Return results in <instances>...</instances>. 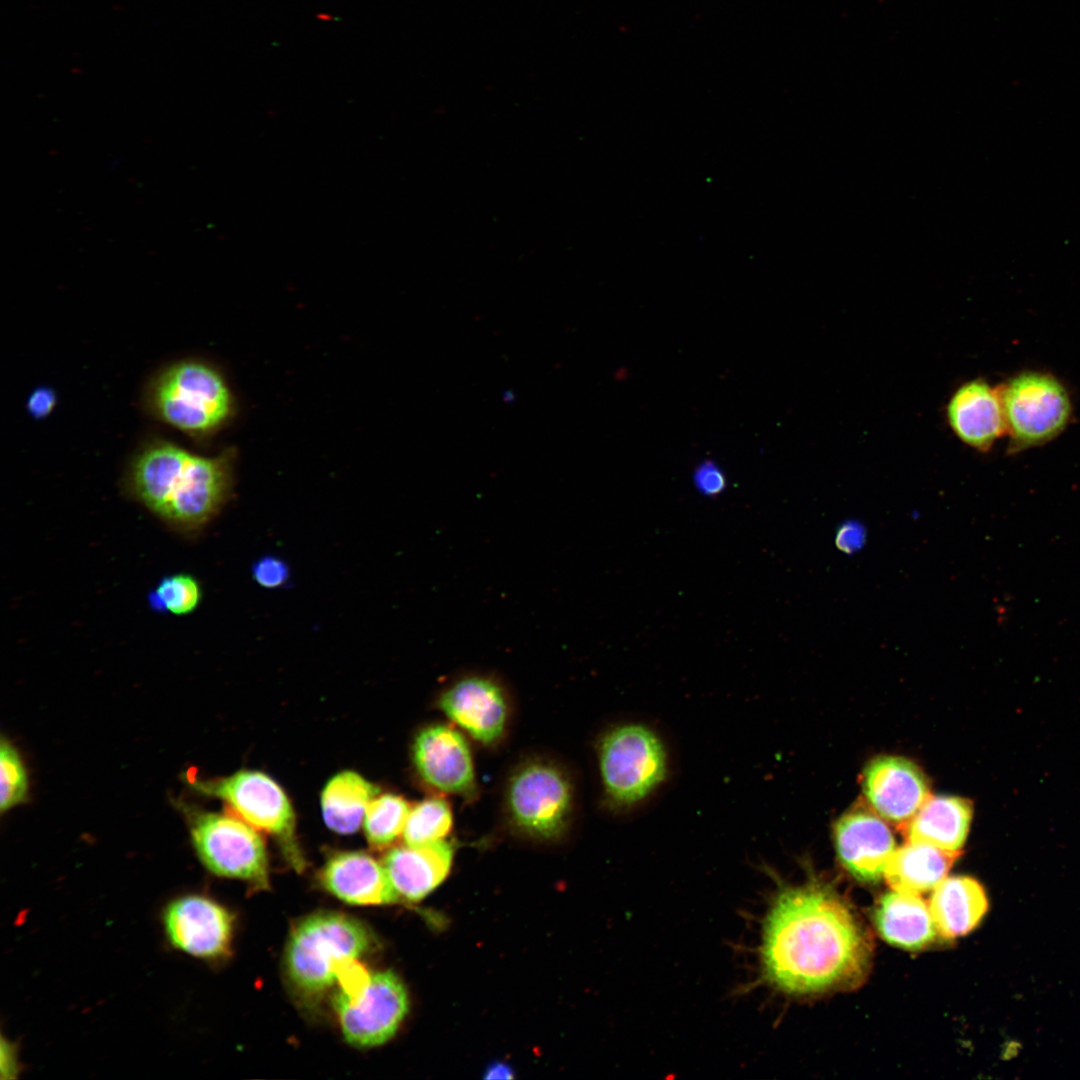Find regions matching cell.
Segmentation results:
<instances>
[{
  "instance_id": "obj_1",
  "label": "cell",
  "mask_w": 1080,
  "mask_h": 1080,
  "mask_svg": "<svg viewBox=\"0 0 1080 1080\" xmlns=\"http://www.w3.org/2000/svg\"><path fill=\"white\" fill-rule=\"evenodd\" d=\"M874 943L852 906L815 880L782 888L764 921L766 981L794 996L850 991L869 975Z\"/></svg>"
},
{
  "instance_id": "obj_2",
  "label": "cell",
  "mask_w": 1080,
  "mask_h": 1080,
  "mask_svg": "<svg viewBox=\"0 0 1080 1080\" xmlns=\"http://www.w3.org/2000/svg\"><path fill=\"white\" fill-rule=\"evenodd\" d=\"M232 458L228 452L205 457L171 443H157L132 464L130 488L138 501L170 527L197 531L230 495Z\"/></svg>"
},
{
  "instance_id": "obj_3",
  "label": "cell",
  "mask_w": 1080,
  "mask_h": 1080,
  "mask_svg": "<svg viewBox=\"0 0 1080 1080\" xmlns=\"http://www.w3.org/2000/svg\"><path fill=\"white\" fill-rule=\"evenodd\" d=\"M597 760L605 800L622 812L652 798L670 773L664 738L642 721L622 722L605 731L597 745Z\"/></svg>"
},
{
  "instance_id": "obj_4",
  "label": "cell",
  "mask_w": 1080,
  "mask_h": 1080,
  "mask_svg": "<svg viewBox=\"0 0 1080 1080\" xmlns=\"http://www.w3.org/2000/svg\"><path fill=\"white\" fill-rule=\"evenodd\" d=\"M374 944L369 929L357 919L320 912L301 920L285 951L288 979L300 994L312 998L333 985L340 969L366 954Z\"/></svg>"
},
{
  "instance_id": "obj_5",
  "label": "cell",
  "mask_w": 1080,
  "mask_h": 1080,
  "mask_svg": "<svg viewBox=\"0 0 1080 1080\" xmlns=\"http://www.w3.org/2000/svg\"><path fill=\"white\" fill-rule=\"evenodd\" d=\"M152 403L165 423L191 434L215 430L233 409L222 376L198 361L180 362L164 371L154 384Z\"/></svg>"
},
{
  "instance_id": "obj_6",
  "label": "cell",
  "mask_w": 1080,
  "mask_h": 1080,
  "mask_svg": "<svg viewBox=\"0 0 1080 1080\" xmlns=\"http://www.w3.org/2000/svg\"><path fill=\"white\" fill-rule=\"evenodd\" d=\"M573 786L566 772L545 760H530L510 776L505 805L511 825L536 840L561 837L573 811Z\"/></svg>"
},
{
  "instance_id": "obj_7",
  "label": "cell",
  "mask_w": 1080,
  "mask_h": 1080,
  "mask_svg": "<svg viewBox=\"0 0 1080 1080\" xmlns=\"http://www.w3.org/2000/svg\"><path fill=\"white\" fill-rule=\"evenodd\" d=\"M191 785L202 794L224 800L246 823L279 839L290 863L297 870L303 869V857L295 841L293 808L282 788L268 775L241 770L224 778L193 781Z\"/></svg>"
},
{
  "instance_id": "obj_8",
  "label": "cell",
  "mask_w": 1080,
  "mask_h": 1080,
  "mask_svg": "<svg viewBox=\"0 0 1080 1080\" xmlns=\"http://www.w3.org/2000/svg\"><path fill=\"white\" fill-rule=\"evenodd\" d=\"M190 832L201 862L214 874L268 888V859L261 836L250 824L230 815L196 812Z\"/></svg>"
},
{
  "instance_id": "obj_9",
  "label": "cell",
  "mask_w": 1080,
  "mask_h": 1080,
  "mask_svg": "<svg viewBox=\"0 0 1080 1080\" xmlns=\"http://www.w3.org/2000/svg\"><path fill=\"white\" fill-rule=\"evenodd\" d=\"M999 394L1014 450L1053 439L1070 419L1067 391L1051 375L1022 373L1009 380Z\"/></svg>"
},
{
  "instance_id": "obj_10",
  "label": "cell",
  "mask_w": 1080,
  "mask_h": 1080,
  "mask_svg": "<svg viewBox=\"0 0 1080 1080\" xmlns=\"http://www.w3.org/2000/svg\"><path fill=\"white\" fill-rule=\"evenodd\" d=\"M334 1009L347 1042L370 1048L394 1036L409 1007L407 990L390 970L370 974L366 984L353 994L339 990Z\"/></svg>"
},
{
  "instance_id": "obj_11",
  "label": "cell",
  "mask_w": 1080,
  "mask_h": 1080,
  "mask_svg": "<svg viewBox=\"0 0 1080 1080\" xmlns=\"http://www.w3.org/2000/svg\"><path fill=\"white\" fill-rule=\"evenodd\" d=\"M164 925L171 944L193 956L216 959L230 951L232 915L210 898L189 895L174 900L165 911Z\"/></svg>"
},
{
  "instance_id": "obj_12",
  "label": "cell",
  "mask_w": 1080,
  "mask_h": 1080,
  "mask_svg": "<svg viewBox=\"0 0 1080 1080\" xmlns=\"http://www.w3.org/2000/svg\"><path fill=\"white\" fill-rule=\"evenodd\" d=\"M503 686L482 674L463 676L452 682L439 699L441 710L475 740L493 744L503 735L508 719Z\"/></svg>"
},
{
  "instance_id": "obj_13",
  "label": "cell",
  "mask_w": 1080,
  "mask_h": 1080,
  "mask_svg": "<svg viewBox=\"0 0 1080 1080\" xmlns=\"http://www.w3.org/2000/svg\"><path fill=\"white\" fill-rule=\"evenodd\" d=\"M864 796L882 819L906 825L930 796L923 772L908 759L879 756L862 774Z\"/></svg>"
},
{
  "instance_id": "obj_14",
  "label": "cell",
  "mask_w": 1080,
  "mask_h": 1080,
  "mask_svg": "<svg viewBox=\"0 0 1080 1080\" xmlns=\"http://www.w3.org/2000/svg\"><path fill=\"white\" fill-rule=\"evenodd\" d=\"M413 760L419 776L431 787L462 796L475 791L471 751L457 730L443 724L422 729L413 744Z\"/></svg>"
},
{
  "instance_id": "obj_15",
  "label": "cell",
  "mask_w": 1080,
  "mask_h": 1080,
  "mask_svg": "<svg viewBox=\"0 0 1080 1080\" xmlns=\"http://www.w3.org/2000/svg\"><path fill=\"white\" fill-rule=\"evenodd\" d=\"M834 843L843 867L864 883H876L884 876L896 850L893 834L882 818L863 808L846 813L835 823Z\"/></svg>"
},
{
  "instance_id": "obj_16",
  "label": "cell",
  "mask_w": 1080,
  "mask_h": 1080,
  "mask_svg": "<svg viewBox=\"0 0 1080 1080\" xmlns=\"http://www.w3.org/2000/svg\"><path fill=\"white\" fill-rule=\"evenodd\" d=\"M320 880L328 892L350 904H393L400 898L385 866L364 852L333 855L323 867Z\"/></svg>"
},
{
  "instance_id": "obj_17",
  "label": "cell",
  "mask_w": 1080,
  "mask_h": 1080,
  "mask_svg": "<svg viewBox=\"0 0 1080 1080\" xmlns=\"http://www.w3.org/2000/svg\"><path fill=\"white\" fill-rule=\"evenodd\" d=\"M953 432L967 445L987 451L1006 431L999 391L982 380L959 387L947 406Z\"/></svg>"
},
{
  "instance_id": "obj_18",
  "label": "cell",
  "mask_w": 1080,
  "mask_h": 1080,
  "mask_svg": "<svg viewBox=\"0 0 1080 1080\" xmlns=\"http://www.w3.org/2000/svg\"><path fill=\"white\" fill-rule=\"evenodd\" d=\"M452 859V846L441 840L393 848L386 854L383 865L399 897L418 901L446 878Z\"/></svg>"
},
{
  "instance_id": "obj_19",
  "label": "cell",
  "mask_w": 1080,
  "mask_h": 1080,
  "mask_svg": "<svg viewBox=\"0 0 1080 1080\" xmlns=\"http://www.w3.org/2000/svg\"><path fill=\"white\" fill-rule=\"evenodd\" d=\"M874 923L886 942L906 950L924 949L940 936L929 905L916 894L895 890L884 894L875 908Z\"/></svg>"
},
{
  "instance_id": "obj_20",
  "label": "cell",
  "mask_w": 1080,
  "mask_h": 1080,
  "mask_svg": "<svg viewBox=\"0 0 1080 1080\" xmlns=\"http://www.w3.org/2000/svg\"><path fill=\"white\" fill-rule=\"evenodd\" d=\"M973 813L972 803L955 796H929L905 825L908 842L960 853Z\"/></svg>"
},
{
  "instance_id": "obj_21",
  "label": "cell",
  "mask_w": 1080,
  "mask_h": 1080,
  "mask_svg": "<svg viewBox=\"0 0 1080 1080\" xmlns=\"http://www.w3.org/2000/svg\"><path fill=\"white\" fill-rule=\"evenodd\" d=\"M940 936L953 939L971 932L988 910L983 886L968 876L944 878L934 889L929 904Z\"/></svg>"
},
{
  "instance_id": "obj_22",
  "label": "cell",
  "mask_w": 1080,
  "mask_h": 1080,
  "mask_svg": "<svg viewBox=\"0 0 1080 1080\" xmlns=\"http://www.w3.org/2000/svg\"><path fill=\"white\" fill-rule=\"evenodd\" d=\"M960 853L925 843L908 842L891 855L884 877L895 891L920 895L934 889Z\"/></svg>"
},
{
  "instance_id": "obj_23",
  "label": "cell",
  "mask_w": 1080,
  "mask_h": 1080,
  "mask_svg": "<svg viewBox=\"0 0 1080 1080\" xmlns=\"http://www.w3.org/2000/svg\"><path fill=\"white\" fill-rule=\"evenodd\" d=\"M379 788L353 771H343L332 777L321 794L323 819L332 831L340 834L356 832L363 822L370 801Z\"/></svg>"
},
{
  "instance_id": "obj_24",
  "label": "cell",
  "mask_w": 1080,
  "mask_h": 1080,
  "mask_svg": "<svg viewBox=\"0 0 1080 1080\" xmlns=\"http://www.w3.org/2000/svg\"><path fill=\"white\" fill-rule=\"evenodd\" d=\"M410 806L401 796L383 794L373 798L367 806L363 826L368 842L375 847H385L403 834Z\"/></svg>"
},
{
  "instance_id": "obj_25",
  "label": "cell",
  "mask_w": 1080,
  "mask_h": 1080,
  "mask_svg": "<svg viewBox=\"0 0 1080 1080\" xmlns=\"http://www.w3.org/2000/svg\"><path fill=\"white\" fill-rule=\"evenodd\" d=\"M452 824V812L444 799H425L410 809L403 831L405 844L418 846L441 841Z\"/></svg>"
},
{
  "instance_id": "obj_26",
  "label": "cell",
  "mask_w": 1080,
  "mask_h": 1080,
  "mask_svg": "<svg viewBox=\"0 0 1080 1080\" xmlns=\"http://www.w3.org/2000/svg\"><path fill=\"white\" fill-rule=\"evenodd\" d=\"M202 590L198 581L188 574L164 577L149 596L153 609L173 615H187L200 604Z\"/></svg>"
},
{
  "instance_id": "obj_27",
  "label": "cell",
  "mask_w": 1080,
  "mask_h": 1080,
  "mask_svg": "<svg viewBox=\"0 0 1080 1080\" xmlns=\"http://www.w3.org/2000/svg\"><path fill=\"white\" fill-rule=\"evenodd\" d=\"M1 812L23 802L28 791L27 774L19 753L4 737L0 745Z\"/></svg>"
},
{
  "instance_id": "obj_28",
  "label": "cell",
  "mask_w": 1080,
  "mask_h": 1080,
  "mask_svg": "<svg viewBox=\"0 0 1080 1080\" xmlns=\"http://www.w3.org/2000/svg\"><path fill=\"white\" fill-rule=\"evenodd\" d=\"M251 572L255 582L267 589L282 587L290 577L287 562L275 555H265L257 559L252 565Z\"/></svg>"
},
{
  "instance_id": "obj_29",
  "label": "cell",
  "mask_w": 1080,
  "mask_h": 1080,
  "mask_svg": "<svg viewBox=\"0 0 1080 1080\" xmlns=\"http://www.w3.org/2000/svg\"><path fill=\"white\" fill-rule=\"evenodd\" d=\"M696 488L705 496H717L726 487V477L711 460L701 463L694 472Z\"/></svg>"
},
{
  "instance_id": "obj_30",
  "label": "cell",
  "mask_w": 1080,
  "mask_h": 1080,
  "mask_svg": "<svg viewBox=\"0 0 1080 1080\" xmlns=\"http://www.w3.org/2000/svg\"><path fill=\"white\" fill-rule=\"evenodd\" d=\"M866 537V529L861 522L847 520L838 527L835 544L841 552L852 554L863 548Z\"/></svg>"
},
{
  "instance_id": "obj_31",
  "label": "cell",
  "mask_w": 1080,
  "mask_h": 1080,
  "mask_svg": "<svg viewBox=\"0 0 1080 1080\" xmlns=\"http://www.w3.org/2000/svg\"><path fill=\"white\" fill-rule=\"evenodd\" d=\"M55 403L56 396L53 391L48 388H39L30 395L27 408L32 416L40 418L48 415Z\"/></svg>"
},
{
  "instance_id": "obj_32",
  "label": "cell",
  "mask_w": 1080,
  "mask_h": 1080,
  "mask_svg": "<svg viewBox=\"0 0 1080 1080\" xmlns=\"http://www.w3.org/2000/svg\"><path fill=\"white\" fill-rule=\"evenodd\" d=\"M1 1048V1072L6 1074L8 1078L14 1077L17 1072L15 1048L4 1040Z\"/></svg>"
},
{
  "instance_id": "obj_33",
  "label": "cell",
  "mask_w": 1080,
  "mask_h": 1080,
  "mask_svg": "<svg viewBox=\"0 0 1080 1080\" xmlns=\"http://www.w3.org/2000/svg\"><path fill=\"white\" fill-rule=\"evenodd\" d=\"M488 1078H509L511 1077V1070L505 1065L497 1064L488 1070Z\"/></svg>"
},
{
  "instance_id": "obj_34",
  "label": "cell",
  "mask_w": 1080,
  "mask_h": 1080,
  "mask_svg": "<svg viewBox=\"0 0 1080 1080\" xmlns=\"http://www.w3.org/2000/svg\"><path fill=\"white\" fill-rule=\"evenodd\" d=\"M514 400H515V394H514L513 391L507 390V391L503 392V401L508 402V403H512Z\"/></svg>"
},
{
  "instance_id": "obj_35",
  "label": "cell",
  "mask_w": 1080,
  "mask_h": 1080,
  "mask_svg": "<svg viewBox=\"0 0 1080 1080\" xmlns=\"http://www.w3.org/2000/svg\"><path fill=\"white\" fill-rule=\"evenodd\" d=\"M318 18H319L320 20H330V18H331V17H330V15H329V14H319V15H318Z\"/></svg>"
}]
</instances>
